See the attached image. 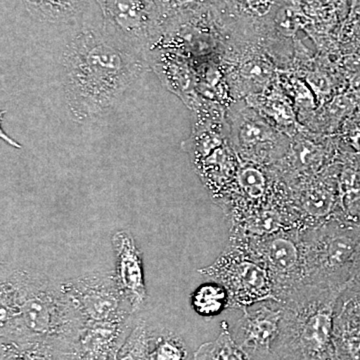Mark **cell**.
I'll list each match as a JSON object with an SVG mask.
<instances>
[{"instance_id": "obj_1", "label": "cell", "mask_w": 360, "mask_h": 360, "mask_svg": "<svg viewBox=\"0 0 360 360\" xmlns=\"http://www.w3.org/2000/svg\"><path fill=\"white\" fill-rule=\"evenodd\" d=\"M144 54L104 30L101 18L73 30L61 53V84L71 118L79 124L103 120L146 70Z\"/></svg>"}, {"instance_id": "obj_2", "label": "cell", "mask_w": 360, "mask_h": 360, "mask_svg": "<svg viewBox=\"0 0 360 360\" xmlns=\"http://www.w3.org/2000/svg\"><path fill=\"white\" fill-rule=\"evenodd\" d=\"M1 342L45 341L68 350L84 321L63 281L32 269H16L0 286Z\"/></svg>"}, {"instance_id": "obj_3", "label": "cell", "mask_w": 360, "mask_h": 360, "mask_svg": "<svg viewBox=\"0 0 360 360\" xmlns=\"http://www.w3.org/2000/svg\"><path fill=\"white\" fill-rule=\"evenodd\" d=\"M343 290L302 283L285 293L279 335L296 359L316 360L333 342L335 307Z\"/></svg>"}, {"instance_id": "obj_4", "label": "cell", "mask_w": 360, "mask_h": 360, "mask_svg": "<svg viewBox=\"0 0 360 360\" xmlns=\"http://www.w3.org/2000/svg\"><path fill=\"white\" fill-rule=\"evenodd\" d=\"M304 283L345 290L360 260V229L328 224L302 239Z\"/></svg>"}, {"instance_id": "obj_5", "label": "cell", "mask_w": 360, "mask_h": 360, "mask_svg": "<svg viewBox=\"0 0 360 360\" xmlns=\"http://www.w3.org/2000/svg\"><path fill=\"white\" fill-rule=\"evenodd\" d=\"M63 286L84 322H127L137 317L123 298L113 274L89 272L63 281Z\"/></svg>"}, {"instance_id": "obj_6", "label": "cell", "mask_w": 360, "mask_h": 360, "mask_svg": "<svg viewBox=\"0 0 360 360\" xmlns=\"http://www.w3.org/2000/svg\"><path fill=\"white\" fill-rule=\"evenodd\" d=\"M202 274L220 278L231 295V307H251L264 300H276L266 267L239 250L226 251Z\"/></svg>"}, {"instance_id": "obj_7", "label": "cell", "mask_w": 360, "mask_h": 360, "mask_svg": "<svg viewBox=\"0 0 360 360\" xmlns=\"http://www.w3.org/2000/svg\"><path fill=\"white\" fill-rule=\"evenodd\" d=\"M104 30L144 54L161 28L155 0H96Z\"/></svg>"}, {"instance_id": "obj_8", "label": "cell", "mask_w": 360, "mask_h": 360, "mask_svg": "<svg viewBox=\"0 0 360 360\" xmlns=\"http://www.w3.org/2000/svg\"><path fill=\"white\" fill-rule=\"evenodd\" d=\"M255 259L266 267L277 300L293 288L304 283L302 240L290 232H274L258 241Z\"/></svg>"}, {"instance_id": "obj_9", "label": "cell", "mask_w": 360, "mask_h": 360, "mask_svg": "<svg viewBox=\"0 0 360 360\" xmlns=\"http://www.w3.org/2000/svg\"><path fill=\"white\" fill-rule=\"evenodd\" d=\"M231 127L234 146L246 161L269 162L285 151V139L250 108L234 110Z\"/></svg>"}, {"instance_id": "obj_10", "label": "cell", "mask_w": 360, "mask_h": 360, "mask_svg": "<svg viewBox=\"0 0 360 360\" xmlns=\"http://www.w3.org/2000/svg\"><path fill=\"white\" fill-rule=\"evenodd\" d=\"M111 245L115 252L113 274L116 284L134 314H139L148 302L141 250L137 246L134 234L127 229L116 231L111 238Z\"/></svg>"}, {"instance_id": "obj_11", "label": "cell", "mask_w": 360, "mask_h": 360, "mask_svg": "<svg viewBox=\"0 0 360 360\" xmlns=\"http://www.w3.org/2000/svg\"><path fill=\"white\" fill-rule=\"evenodd\" d=\"M243 317L236 323L234 340L243 349L267 354L278 338L283 319V303L264 300L243 309Z\"/></svg>"}, {"instance_id": "obj_12", "label": "cell", "mask_w": 360, "mask_h": 360, "mask_svg": "<svg viewBox=\"0 0 360 360\" xmlns=\"http://www.w3.org/2000/svg\"><path fill=\"white\" fill-rule=\"evenodd\" d=\"M33 20L75 30L101 15L96 0H21Z\"/></svg>"}, {"instance_id": "obj_13", "label": "cell", "mask_w": 360, "mask_h": 360, "mask_svg": "<svg viewBox=\"0 0 360 360\" xmlns=\"http://www.w3.org/2000/svg\"><path fill=\"white\" fill-rule=\"evenodd\" d=\"M333 343L340 360H360V317L345 305L335 319Z\"/></svg>"}, {"instance_id": "obj_14", "label": "cell", "mask_w": 360, "mask_h": 360, "mask_svg": "<svg viewBox=\"0 0 360 360\" xmlns=\"http://www.w3.org/2000/svg\"><path fill=\"white\" fill-rule=\"evenodd\" d=\"M194 311L203 317H213L231 307V295L224 284L210 281L198 286L191 296Z\"/></svg>"}, {"instance_id": "obj_15", "label": "cell", "mask_w": 360, "mask_h": 360, "mask_svg": "<svg viewBox=\"0 0 360 360\" xmlns=\"http://www.w3.org/2000/svg\"><path fill=\"white\" fill-rule=\"evenodd\" d=\"M0 360H63V350L45 341L1 342Z\"/></svg>"}, {"instance_id": "obj_16", "label": "cell", "mask_w": 360, "mask_h": 360, "mask_svg": "<svg viewBox=\"0 0 360 360\" xmlns=\"http://www.w3.org/2000/svg\"><path fill=\"white\" fill-rule=\"evenodd\" d=\"M193 360H251L250 355L234 340L226 322L217 340L205 343L194 354Z\"/></svg>"}, {"instance_id": "obj_17", "label": "cell", "mask_w": 360, "mask_h": 360, "mask_svg": "<svg viewBox=\"0 0 360 360\" xmlns=\"http://www.w3.org/2000/svg\"><path fill=\"white\" fill-rule=\"evenodd\" d=\"M150 360H188L184 341L172 331L156 333L150 328Z\"/></svg>"}, {"instance_id": "obj_18", "label": "cell", "mask_w": 360, "mask_h": 360, "mask_svg": "<svg viewBox=\"0 0 360 360\" xmlns=\"http://www.w3.org/2000/svg\"><path fill=\"white\" fill-rule=\"evenodd\" d=\"M149 352L150 328L144 319L139 317L115 360H150Z\"/></svg>"}, {"instance_id": "obj_19", "label": "cell", "mask_w": 360, "mask_h": 360, "mask_svg": "<svg viewBox=\"0 0 360 360\" xmlns=\"http://www.w3.org/2000/svg\"><path fill=\"white\" fill-rule=\"evenodd\" d=\"M238 182L240 188L250 198H262L266 189V179L264 174L257 167H245L238 174Z\"/></svg>"}, {"instance_id": "obj_20", "label": "cell", "mask_w": 360, "mask_h": 360, "mask_svg": "<svg viewBox=\"0 0 360 360\" xmlns=\"http://www.w3.org/2000/svg\"><path fill=\"white\" fill-rule=\"evenodd\" d=\"M303 205L309 214L314 217H323L330 212L333 196L326 189L314 188L304 196Z\"/></svg>"}, {"instance_id": "obj_21", "label": "cell", "mask_w": 360, "mask_h": 360, "mask_svg": "<svg viewBox=\"0 0 360 360\" xmlns=\"http://www.w3.org/2000/svg\"><path fill=\"white\" fill-rule=\"evenodd\" d=\"M155 1L160 14L161 26H162L165 21L172 20L174 16H179L188 11L189 9L200 6L205 0H155Z\"/></svg>"}, {"instance_id": "obj_22", "label": "cell", "mask_w": 360, "mask_h": 360, "mask_svg": "<svg viewBox=\"0 0 360 360\" xmlns=\"http://www.w3.org/2000/svg\"><path fill=\"white\" fill-rule=\"evenodd\" d=\"M342 305L360 317V292L354 293L352 297H348Z\"/></svg>"}]
</instances>
